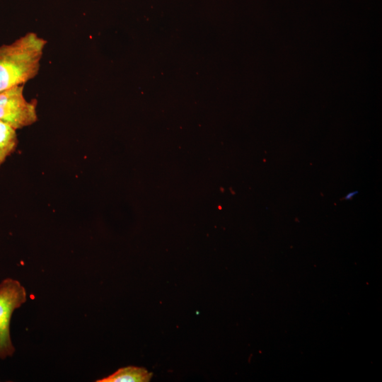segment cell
Here are the masks:
<instances>
[{
	"instance_id": "1",
	"label": "cell",
	"mask_w": 382,
	"mask_h": 382,
	"mask_svg": "<svg viewBox=\"0 0 382 382\" xmlns=\"http://www.w3.org/2000/svg\"><path fill=\"white\" fill-rule=\"evenodd\" d=\"M47 40L29 32L0 46V91L23 85L37 76Z\"/></svg>"
},
{
	"instance_id": "2",
	"label": "cell",
	"mask_w": 382,
	"mask_h": 382,
	"mask_svg": "<svg viewBox=\"0 0 382 382\" xmlns=\"http://www.w3.org/2000/svg\"><path fill=\"white\" fill-rule=\"evenodd\" d=\"M25 301V289L18 280L7 277L0 282V359L12 357L15 352L10 334L11 318Z\"/></svg>"
},
{
	"instance_id": "3",
	"label": "cell",
	"mask_w": 382,
	"mask_h": 382,
	"mask_svg": "<svg viewBox=\"0 0 382 382\" xmlns=\"http://www.w3.org/2000/svg\"><path fill=\"white\" fill-rule=\"evenodd\" d=\"M37 101H28L23 96V85L0 91V120L16 130L37 121Z\"/></svg>"
},
{
	"instance_id": "4",
	"label": "cell",
	"mask_w": 382,
	"mask_h": 382,
	"mask_svg": "<svg viewBox=\"0 0 382 382\" xmlns=\"http://www.w3.org/2000/svg\"><path fill=\"white\" fill-rule=\"evenodd\" d=\"M153 374L143 367L129 366L120 368L107 377L97 382H148Z\"/></svg>"
},
{
	"instance_id": "5",
	"label": "cell",
	"mask_w": 382,
	"mask_h": 382,
	"mask_svg": "<svg viewBox=\"0 0 382 382\" xmlns=\"http://www.w3.org/2000/svg\"><path fill=\"white\" fill-rule=\"evenodd\" d=\"M18 145L16 129L0 120V166L11 155Z\"/></svg>"
},
{
	"instance_id": "6",
	"label": "cell",
	"mask_w": 382,
	"mask_h": 382,
	"mask_svg": "<svg viewBox=\"0 0 382 382\" xmlns=\"http://www.w3.org/2000/svg\"><path fill=\"white\" fill-rule=\"evenodd\" d=\"M356 194H357V191L350 192L345 197V199H351Z\"/></svg>"
}]
</instances>
